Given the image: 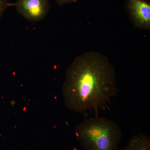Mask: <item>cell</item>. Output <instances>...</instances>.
<instances>
[{
  "mask_svg": "<svg viewBox=\"0 0 150 150\" xmlns=\"http://www.w3.org/2000/svg\"><path fill=\"white\" fill-rule=\"evenodd\" d=\"M14 6L18 13L30 21L45 18L49 10V0H17Z\"/></svg>",
  "mask_w": 150,
  "mask_h": 150,
  "instance_id": "3957f363",
  "label": "cell"
},
{
  "mask_svg": "<svg viewBox=\"0 0 150 150\" xmlns=\"http://www.w3.org/2000/svg\"><path fill=\"white\" fill-rule=\"evenodd\" d=\"M14 6V4L7 2L5 0H0V18L3 13L9 7Z\"/></svg>",
  "mask_w": 150,
  "mask_h": 150,
  "instance_id": "8992f818",
  "label": "cell"
},
{
  "mask_svg": "<svg viewBox=\"0 0 150 150\" xmlns=\"http://www.w3.org/2000/svg\"><path fill=\"white\" fill-rule=\"evenodd\" d=\"M123 150H150V138L144 133L131 137Z\"/></svg>",
  "mask_w": 150,
  "mask_h": 150,
  "instance_id": "5b68a950",
  "label": "cell"
},
{
  "mask_svg": "<svg viewBox=\"0 0 150 150\" xmlns=\"http://www.w3.org/2000/svg\"><path fill=\"white\" fill-rule=\"evenodd\" d=\"M117 92L115 69L96 51L78 56L67 69L63 87L65 105L80 113L105 107Z\"/></svg>",
  "mask_w": 150,
  "mask_h": 150,
  "instance_id": "6da1fadb",
  "label": "cell"
},
{
  "mask_svg": "<svg viewBox=\"0 0 150 150\" xmlns=\"http://www.w3.org/2000/svg\"><path fill=\"white\" fill-rule=\"evenodd\" d=\"M55 1L59 5H61L68 4V3L75 2L77 1V0H55Z\"/></svg>",
  "mask_w": 150,
  "mask_h": 150,
  "instance_id": "52a82bcc",
  "label": "cell"
},
{
  "mask_svg": "<svg viewBox=\"0 0 150 150\" xmlns=\"http://www.w3.org/2000/svg\"><path fill=\"white\" fill-rule=\"evenodd\" d=\"M76 134L83 150H117L122 137L118 124L104 117L85 119L77 126Z\"/></svg>",
  "mask_w": 150,
  "mask_h": 150,
  "instance_id": "7a4b0ae2",
  "label": "cell"
},
{
  "mask_svg": "<svg viewBox=\"0 0 150 150\" xmlns=\"http://www.w3.org/2000/svg\"><path fill=\"white\" fill-rule=\"evenodd\" d=\"M128 7L131 19L137 27L150 28V5L144 0H128Z\"/></svg>",
  "mask_w": 150,
  "mask_h": 150,
  "instance_id": "277c9868",
  "label": "cell"
}]
</instances>
